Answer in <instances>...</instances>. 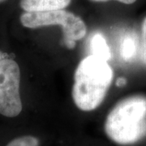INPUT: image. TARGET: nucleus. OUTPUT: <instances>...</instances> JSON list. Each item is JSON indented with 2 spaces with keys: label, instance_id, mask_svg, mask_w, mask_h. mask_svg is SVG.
<instances>
[{
  "label": "nucleus",
  "instance_id": "obj_7",
  "mask_svg": "<svg viewBox=\"0 0 146 146\" xmlns=\"http://www.w3.org/2000/svg\"><path fill=\"white\" fill-rule=\"evenodd\" d=\"M136 52V41L135 36L132 35H127L124 36L120 46L121 57L125 61H129L135 57Z\"/></svg>",
  "mask_w": 146,
  "mask_h": 146
},
{
  "label": "nucleus",
  "instance_id": "obj_13",
  "mask_svg": "<svg viewBox=\"0 0 146 146\" xmlns=\"http://www.w3.org/2000/svg\"><path fill=\"white\" fill-rule=\"evenodd\" d=\"M6 0H0V3H3V2H4Z\"/></svg>",
  "mask_w": 146,
  "mask_h": 146
},
{
  "label": "nucleus",
  "instance_id": "obj_4",
  "mask_svg": "<svg viewBox=\"0 0 146 146\" xmlns=\"http://www.w3.org/2000/svg\"><path fill=\"white\" fill-rule=\"evenodd\" d=\"M21 70L13 59L5 58L0 61V114L13 118L22 111L20 95Z\"/></svg>",
  "mask_w": 146,
  "mask_h": 146
},
{
  "label": "nucleus",
  "instance_id": "obj_10",
  "mask_svg": "<svg viewBox=\"0 0 146 146\" xmlns=\"http://www.w3.org/2000/svg\"><path fill=\"white\" fill-rule=\"evenodd\" d=\"M126 84H127V80L124 77H119V78L116 80V82H115V85L117 87H123L125 86Z\"/></svg>",
  "mask_w": 146,
  "mask_h": 146
},
{
  "label": "nucleus",
  "instance_id": "obj_6",
  "mask_svg": "<svg viewBox=\"0 0 146 146\" xmlns=\"http://www.w3.org/2000/svg\"><path fill=\"white\" fill-rule=\"evenodd\" d=\"M89 48L92 55L109 61L111 57V53L106 40L102 33H95L91 37Z\"/></svg>",
  "mask_w": 146,
  "mask_h": 146
},
{
  "label": "nucleus",
  "instance_id": "obj_2",
  "mask_svg": "<svg viewBox=\"0 0 146 146\" xmlns=\"http://www.w3.org/2000/svg\"><path fill=\"white\" fill-rule=\"evenodd\" d=\"M105 132L121 145H133L146 137V97L134 95L119 101L106 117Z\"/></svg>",
  "mask_w": 146,
  "mask_h": 146
},
{
  "label": "nucleus",
  "instance_id": "obj_9",
  "mask_svg": "<svg viewBox=\"0 0 146 146\" xmlns=\"http://www.w3.org/2000/svg\"><path fill=\"white\" fill-rule=\"evenodd\" d=\"M141 38H142V48H141V57L143 62L146 64V17L144 19L141 28Z\"/></svg>",
  "mask_w": 146,
  "mask_h": 146
},
{
  "label": "nucleus",
  "instance_id": "obj_3",
  "mask_svg": "<svg viewBox=\"0 0 146 146\" xmlns=\"http://www.w3.org/2000/svg\"><path fill=\"white\" fill-rule=\"evenodd\" d=\"M22 25L29 29L59 25L63 29V42L68 49H74L76 42L86 35L87 27L83 20L65 10L25 12L21 16Z\"/></svg>",
  "mask_w": 146,
  "mask_h": 146
},
{
  "label": "nucleus",
  "instance_id": "obj_11",
  "mask_svg": "<svg viewBox=\"0 0 146 146\" xmlns=\"http://www.w3.org/2000/svg\"><path fill=\"white\" fill-rule=\"evenodd\" d=\"M90 1H93V2H107L110 0H90ZM116 1H119L122 3H124V4H132L136 2V0H116Z\"/></svg>",
  "mask_w": 146,
  "mask_h": 146
},
{
  "label": "nucleus",
  "instance_id": "obj_5",
  "mask_svg": "<svg viewBox=\"0 0 146 146\" xmlns=\"http://www.w3.org/2000/svg\"><path fill=\"white\" fill-rule=\"evenodd\" d=\"M71 0H21V7L26 12H43L63 10Z\"/></svg>",
  "mask_w": 146,
  "mask_h": 146
},
{
  "label": "nucleus",
  "instance_id": "obj_1",
  "mask_svg": "<svg viewBox=\"0 0 146 146\" xmlns=\"http://www.w3.org/2000/svg\"><path fill=\"white\" fill-rule=\"evenodd\" d=\"M113 76V70L107 61L92 54L83 58L74 75V103L83 111L97 109L106 98Z\"/></svg>",
  "mask_w": 146,
  "mask_h": 146
},
{
  "label": "nucleus",
  "instance_id": "obj_8",
  "mask_svg": "<svg viewBox=\"0 0 146 146\" xmlns=\"http://www.w3.org/2000/svg\"><path fill=\"white\" fill-rule=\"evenodd\" d=\"M7 146H39V140L33 136H20L10 141Z\"/></svg>",
  "mask_w": 146,
  "mask_h": 146
},
{
  "label": "nucleus",
  "instance_id": "obj_12",
  "mask_svg": "<svg viewBox=\"0 0 146 146\" xmlns=\"http://www.w3.org/2000/svg\"><path fill=\"white\" fill-rule=\"evenodd\" d=\"M6 54H4V53H3L2 51H0V61L2 60V59H3V58H6Z\"/></svg>",
  "mask_w": 146,
  "mask_h": 146
}]
</instances>
